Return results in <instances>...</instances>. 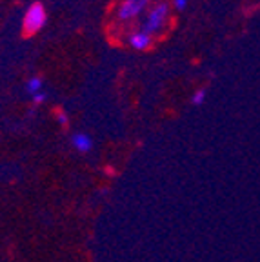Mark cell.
<instances>
[{
	"label": "cell",
	"instance_id": "cell-2",
	"mask_svg": "<svg viewBox=\"0 0 260 262\" xmlns=\"http://www.w3.org/2000/svg\"><path fill=\"white\" fill-rule=\"evenodd\" d=\"M46 20H48V13L46 8L40 2H35L31 4L24 13V20H22V28H24L26 35H35L44 28Z\"/></svg>",
	"mask_w": 260,
	"mask_h": 262
},
{
	"label": "cell",
	"instance_id": "cell-7",
	"mask_svg": "<svg viewBox=\"0 0 260 262\" xmlns=\"http://www.w3.org/2000/svg\"><path fill=\"white\" fill-rule=\"evenodd\" d=\"M207 97V91L204 90V88H200V90H197L195 93H193L191 97V104L193 106H200V104H204V100H206Z\"/></svg>",
	"mask_w": 260,
	"mask_h": 262
},
{
	"label": "cell",
	"instance_id": "cell-3",
	"mask_svg": "<svg viewBox=\"0 0 260 262\" xmlns=\"http://www.w3.org/2000/svg\"><path fill=\"white\" fill-rule=\"evenodd\" d=\"M149 8V0H122L117 8V18L120 22H131Z\"/></svg>",
	"mask_w": 260,
	"mask_h": 262
},
{
	"label": "cell",
	"instance_id": "cell-1",
	"mask_svg": "<svg viewBox=\"0 0 260 262\" xmlns=\"http://www.w3.org/2000/svg\"><path fill=\"white\" fill-rule=\"evenodd\" d=\"M167 18H169V6H167L166 2H160V4L153 6V8L147 11L146 18H144V22H142V31L153 37L155 33L162 31Z\"/></svg>",
	"mask_w": 260,
	"mask_h": 262
},
{
	"label": "cell",
	"instance_id": "cell-5",
	"mask_svg": "<svg viewBox=\"0 0 260 262\" xmlns=\"http://www.w3.org/2000/svg\"><path fill=\"white\" fill-rule=\"evenodd\" d=\"M127 44L133 49H137V51H144V49H147L151 46V35L144 33L142 29H138V31H133L127 37Z\"/></svg>",
	"mask_w": 260,
	"mask_h": 262
},
{
	"label": "cell",
	"instance_id": "cell-4",
	"mask_svg": "<svg viewBox=\"0 0 260 262\" xmlns=\"http://www.w3.org/2000/svg\"><path fill=\"white\" fill-rule=\"evenodd\" d=\"M71 146H73L78 153H88V151H91V147H93V139H91L88 133H84V131H77V133L71 135Z\"/></svg>",
	"mask_w": 260,
	"mask_h": 262
},
{
	"label": "cell",
	"instance_id": "cell-8",
	"mask_svg": "<svg viewBox=\"0 0 260 262\" xmlns=\"http://www.w3.org/2000/svg\"><path fill=\"white\" fill-rule=\"evenodd\" d=\"M46 98H48V93L42 90V91H38V93L33 95V102H35V104H42V102H46Z\"/></svg>",
	"mask_w": 260,
	"mask_h": 262
},
{
	"label": "cell",
	"instance_id": "cell-10",
	"mask_svg": "<svg viewBox=\"0 0 260 262\" xmlns=\"http://www.w3.org/2000/svg\"><path fill=\"white\" fill-rule=\"evenodd\" d=\"M187 2H189V0H173V6H175L179 11H182V9H186Z\"/></svg>",
	"mask_w": 260,
	"mask_h": 262
},
{
	"label": "cell",
	"instance_id": "cell-9",
	"mask_svg": "<svg viewBox=\"0 0 260 262\" xmlns=\"http://www.w3.org/2000/svg\"><path fill=\"white\" fill-rule=\"evenodd\" d=\"M57 120H58V124H60V126H66V124H68V115H66V111H58Z\"/></svg>",
	"mask_w": 260,
	"mask_h": 262
},
{
	"label": "cell",
	"instance_id": "cell-6",
	"mask_svg": "<svg viewBox=\"0 0 260 262\" xmlns=\"http://www.w3.org/2000/svg\"><path fill=\"white\" fill-rule=\"evenodd\" d=\"M42 88H44V82H42L40 77H31L26 82V91H28L31 97L35 93H38V91H42Z\"/></svg>",
	"mask_w": 260,
	"mask_h": 262
}]
</instances>
